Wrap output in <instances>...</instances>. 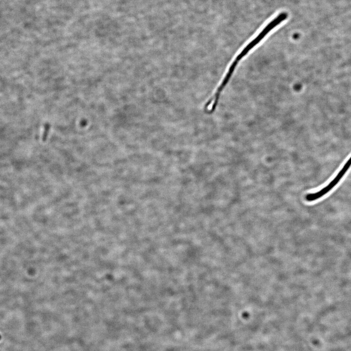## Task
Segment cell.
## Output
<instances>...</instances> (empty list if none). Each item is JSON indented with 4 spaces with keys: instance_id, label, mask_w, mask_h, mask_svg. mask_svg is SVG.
Here are the masks:
<instances>
[{
    "instance_id": "7a4b0ae2",
    "label": "cell",
    "mask_w": 351,
    "mask_h": 351,
    "mask_svg": "<svg viewBox=\"0 0 351 351\" xmlns=\"http://www.w3.org/2000/svg\"><path fill=\"white\" fill-rule=\"evenodd\" d=\"M0 338H1V336H0Z\"/></svg>"
},
{
    "instance_id": "6da1fadb",
    "label": "cell",
    "mask_w": 351,
    "mask_h": 351,
    "mask_svg": "<svg viewBox=\"0 0 351 351\" xmlns=\"http://www.w3.org/2000/svg\"><path fill=\"white\" fill-rule=\"evenodd\" d=\"M50 127V124L48 123H46L44 126V131L42 135V140L43 141H45L47 139L48 135L49 134Z\"/></svg>"
}]
</instances>
